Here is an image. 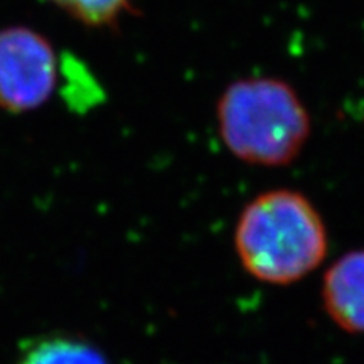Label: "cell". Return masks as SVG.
I'll list each match as a JSON object with an SVG mask.
<instances>
[{"instance_id": "obj_1", "label": "cell", "mask_w": 364, "mask_h": 364, "mask_svg": "<svg viewBox=\"0 0 364 364\" xmlns=\"http://www.w3.org/2000/svg\"><path fill=\"white\" fill-rule=\"evenodd\" d=\"M235 250L253 279L290 285L324 262L329 238L321 213L307 196L272 189L243 208L235 228Z\"/></svg>"}, {"instance_id": "obj_2", "label": "cell", "mask_w": 364, "mask_h": 364, "mask_svg": "<svg viewBox=\"0 0 364 364\" xmlns=\"http://www.w3.org/2000/svg\"><path fill=\"white\" fill-rule=\"evenodd\" d=\"M218 130L236 159L250 166L285 167L311 136V115L300 95L273 76L236 80L216 103Z\"/></svg>"}, {"instance_id": "obj_3", "label": "cell", "mask_w": 364, "mask_h": 364, "mask_svg": "<svg viewBox=\"0 0 364 364\" xmlns=\"http://www.w3.org/2000/svg\"><path fill=\"white\" fill-rule=\"evenodd\" d=\"M54 46L29 27L0 29V108L24 113L51 98L58 85Z\"/></svg>"}, {"instance_id": "obj_4", "label": "cell", "mask_w": 364, "mask_h": 364, "mask_svg": "<svg viewBox=\"0 0 364 364\" xmlns=\"http://www.w3.org/2000/svg\"><path fill=\"white\" fill-rule=\"evenodd\" d=\"M322 304L339 329L364 334V250L346 253L327 268Z\"/></svg>"}, {"instance_id": "obj_5", "label": "cell", "mask_w": 364, "mask_h": 364, "mask_svg": "<svg viewBox=\"0 0 364 364\" xmlns=\"http://www.w3.org/2000/svg\"><path fill=\"white\" fill-rule=\"evenodd\" d=\"M19 364H108L95 346L76 338L56 336L31 346Z\"/></svg>"}, {"instance_id": "obj_6", "label": "cell", "mask_w": 364, "mask_h": 364, "mask_svg": "<svg viewBox=\"0 0 364 364\" xmlns=\"http://www.w3.org/2000/svg\"><path fill=\"white\" fill-rule=\"evenodd\" d=\"M58 9L93 29L117 27L125 16L134 14V0H49Z\"/></svg>"}]
</instances>
